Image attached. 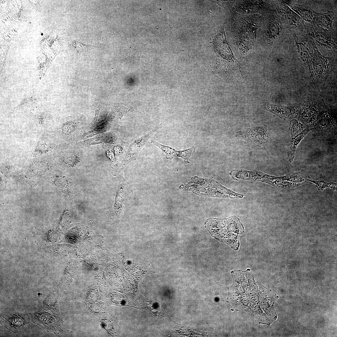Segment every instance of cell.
Listing matches in <instances>:
<instances>
[{"instance_id": "obj_10", "label": "cell", "mask_w": 337, "mask_h": 337, "mask_svg": "<svg viewBox=\"0 0 337 337\" xmlns=\"http://www.w3.org/2000/svg\"><path fill=\"white\" fill-rule=\"evenodd\" d=\"M261 108L269 111L283 119H288L294 117L295 114L294 109L281 106L265 104L261 106Z\"/></svg>"}, {"instance_id": "obj_12", "label": "cell", "mask_w": 337, "mask_h": 337, "mask_svg": "<svg viewBox=\"0 0 337 337\" xmlns=\"http://www.w3.org/2000/svg\"><path fill=\"white\" fill-rule=\"evenodd\" d=\"M72 46L73 50L78 53L88 51L94 47V46L85 44L76 41H73Z\"/></svg>"}, {"instance_id": "obj_5", "label": "cell", "mask_w": 337, "mask_h": 337, "mask_svg": "<svg viewBox=\"0 0 337 337\" xmlns=\"http://www.w3.org/2000/svg\"><path fill=\"white\" fill-rule=\"evenodd\" d=\"M235 136L237 138L257 144H266L268 140L267 129L263 126L256 127L244 131L237 132Z\"/></svg>"}, {"instance_id": "obj_13", "label": "cell", "mask_w": 337, "mask_h": 337, "mask_svg": "<svg viewBox=\"0 0 337 337\" xmlns=\"http://www.w3.org/2000/svg\"><path fill=\"white\" fill-rule=\"evenodd\" d=\"M43 35V33H42L41 34V35Z\"/></svg>"}, {"instance_id": "obj_1", "label": "cell", "mask_w": 337, "mask_h": 337, "mask_svg": "<svg viewBox=\"0 0 337 337\" xmlns=\"http://www.w3.org/2000/svg\"><path fill=\"white\" fill-rule=\"evenodd\" d=\"M207 227L212 236L228 245L235 250L239 247V237L244 232V227L236 216L224 219H210Z\"/></svg>"}, {"instance_id": "obj_8", "label": "cell", "mask_w": 337, "mask_h": 337, "mask_svg": "<svg viewBox=\"0 0 337 337\" xmlns=\"http://www.w3.org/2000/svg\"><path fill=\"white\" fill-rule=\"evenodd\" d=\"M162 127V126H160L142 137L133 140L129 146L128 151L129 156L137 155L141 151L148 141L155 132Z\"/></svg>"}, {"instance_id": "obj_9", "label": "cell", "mask_w": 337, "mask_h": 337, "mask_svg": "<svg viewBox=\"0 0 337 337\" xmlns=\"http://www.w3.org/2000/svg\"><path fill=\"white\" fill-rule=\"evenodd\" d=\"M160 149L164 151L167 155V157H169V158L172 157H180L183 159L185 163L187 164L189 163V159L194 153L195 148L194 146H193L189 149L178 151L170 147L162 145Z\"/></svg>"}, {"instance_id": "obj_2", "label": "cell", "mask_w": 337, "mask_h": 337, "mask_svg": "<svg viewBox=\"0 0 337 337\" xmlns=\"http://www.w3.org/2000/svg\"><path fill=\"white\" fill-rule=\"evenodd\" d=\"M267 16L264 38L267 44L273 45L283 40L286 32L276 10H271Z\"/></svg>"}, {"instance_id": "obj_6", "label": "cell", "mask_w": 337, "mask_h": 337, "mask_svg": "<svg viewBox=\"0 0 337 337\" xmlns=\"http://www.w3.org/2000/svg\"><path fill=\"white\" fill-rule=\"evenodd\" d=\"M290 7L304 21L315 24L317 12L309 7L291 3H287Z\"/></svg>"}, {"instance_id": "obj_7", "label": "cell", "mask_w": 337, "mask_h": 337, "mask_svg": "<svg viewBox=\"0 0 337 337\" xmlns=\"http://www.w3.org/2000/svg\"><path fill=\"white\" fill-rule=\"evenodd\" d=\"M291 139L288 151L289 161L291 162L294 157L297 146L309 131L306 128H301L290 130Z\"/></svg>"}, {"instance_id": "obj_4", "label": "cell", "mask_w": 337, "mask_h": 337, "mask_svg": "<svg viewBox=\"0 0 337 337\" xmlns=\"http://www.w3.org/2000/svg\"><path fill=\"white\" fill-rule=\"evenodd\" d=\"M274 4L282 23L285 24L290 32L305 31L304 21L290 7L287 2L283 1H277Z\"/></svg>"}, {"instance_id": "obj_11", "label": "cell", "mask_w": 337, "mask_h": 337, "mask_svg": "<svg viewBox=\"0 0 337 337\" xmlns=\"http://www.w3.org/2000/svg\"><path fill=\"white\" fill-rule=\"evenodd\" d=\"M334 17V13L332 11L323 13L317 12L315 24L325 29L333 30V22Z\"/></svg>"}, {"instance_id": "obj_3", "label": "cell", "mask_w": 337, "mask_h": 337, "mask_svg": "<svg viewBox=\"0 0 337 337\" xmlns=\"http://www.w3.org/2000/svg\"><path fill=\"white\" fill-rule=\"evenodd\" d=\"M308 24L305 25V32L316 45L326 49L336 50V35L333 29H325L315 24Z\"/></svg>"}]
</instances>
